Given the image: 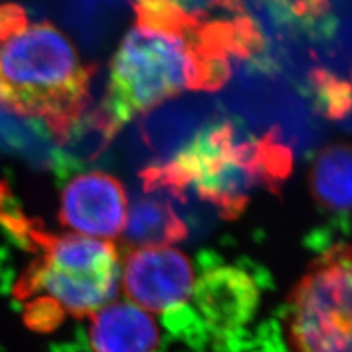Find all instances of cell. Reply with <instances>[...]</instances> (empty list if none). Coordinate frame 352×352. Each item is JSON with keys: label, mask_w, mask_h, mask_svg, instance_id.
<instances>
[{"label": "cell", "mask_w": 352, "mask_h": 352, "mask_svg": "<svg viewBox=\"0 0 352 352\" xmlns=\"http://www.w3.org/2000/svg\"><path fill=\"white\" fill-rule=\"evenodd\" d=\"M135 16L93 115L102 148L132 119L175 96L220 90L232 74V59H247L261 49V34L248 15L201 21L135 10Z\"/></svg>", "instance_id": "obj_1"}, {"label": "cell", "mask_w": 352, "mask_h": 352, "mask_svg": "<svg viewBox=\"0 0 352 352\" xmlns=\"http://www.w3.org/2000/svg\"><path fill=\"white\" fill-rule=\"evenodd\" d=\"M0 226L34 254L14 294L27 301V323L56 327L65 317L90 318L115 301L120 288V257L115 241L46 230L12 201L0 184Z\"/></svg>", "instance_id": "obj_2"}, {"label": "cell", "mask_w": 352, "mask_h": 352, "mask_svg": "<svg viewBox=\"0 0 352 352\" xmlns=\"http://www.w3.org/2000/svg\"><path fill=\"white\" fill-rule=\"evenodd\" d=\"M94 74L56 25L31 21L21 5H0V110L40 120L65 144L90 104Z\"/></svg>", "instance_id": "obj_3"}, {"label": "cell", "mask_w": 352, "mask_h": 352, "mask_svg": "<svg viewBox=\"0 0 352 352\" xmlns=\"http://www.w3.org/2000/svg\"><path fill=\"white\" fill-rule=\"evenodd\" d=\"M292 163V151L276 131L244 138L230 122H216L168 162L142 170L141 181L146 192L164 191L182 201L194 194L223 219L235 220L257 190L279 192Z\"/></svg>", "instance_id": "obj_4"}, {"label": "cell", "mask_w": 352, "mask_h": 352, "mask_svg": "<svg viewBox=\"0 0 352 352\" xmlns=\"http://www.w3.org/2000/svg\"><path fill=\"white\" fill-rule=\"evenodd\" d=\"M351 247H329L294 286L286 310L291 352H352Z\"/></svg>", "instance_id": "obj_5"}, {"label": "cell", "mask_w": 352, "mask_h": 352, "mask_svg": "<svg viewBox=\"0 0 352 352\" xmlns=\"http://www.w3.org/2000/svg\"><path fill=\"white\" fill-rule=\"evenodd\" d=\"M194 286L191 260L170 245L131 248L120 261V288L126 301L151 316L184 305L192 296Z\"/></svg>", "instance_id": "obj_6"}, {"label": "cell", "mask_w": 352, "mask_h": 352, "mask_svg": "<svg viewBox=\"0 0 352 352\" xmlns=\"http://www.w3.org/2000/svg\"><path fill=\"white\" fill-rule=\"evenodd\" d=\"M126 216L124 185L109 173L76 175L60 192L59 222L72 234L113 241L124 234Z\"/></svg>", "instance_id": "obj_7"}, {"label": "cell", "mask_w": 352, "mask_h": 352, "mask_svg": "<svg viewBox=\"0 0 352 352\" xmlns=\"http://www.w3.org/2000/svg\"><path fill=\"white\" fill-rule=\"evenodd\" d=\"M93 352H156L159 326L153 316L129 301H112L90 317Z\"/></svg>", "instance_id": "obj_8"}, {"label": "cell", "mask_w": 352, "mask_h": 352, "mask_svg": "<svg viewBox=\"0 0 352 352\" xmlns=\"http://www.w3.org/2000/svg\"><path fill=\"white\" fill-rule=\"evenodd\" d=\"M198 307L214 326L234 327L247 322L258 302V289L250 274L236 267H214L195 280Z\"/></svg>", "instance_id": "obj_9"}, {"label": "cell", "mask_w": 352, "mask_h": 352, "mask_svg": "<svg viewBox=\"0 0 352 352\" xmlns=\"http://www.w3.org/2000/svg\"><path fill=\"white\" fill-rule=\"evenodd\" d=\"M132 248L173 245L188 236V228L166 198H140L128 208L122 234Z\"/></svg>", "instance_id": "obj_10"}, {"label": "cell", "mask_w": 352, "mask_h": 352, "mask_svg": "<svg viewBox=\"0 0 352 352\" xmlns=\"http://www.w3.org/2000/svg\"><path fill=\"white\" fill-rule=\"evenodd\" d=\"M310 185L314 200L324 212L348 217L351 210V148L335 142L317 154L311 168Z\"/></svg>", "instance_id": "obj_11"}, {"label": "cell", "mask_w": 352, "mask_h": 352, "mask_svg": "<svg viewBox=\"0 0 352 352\" xmlns=\"http://www.w3.org/2000/svg\"><path fill=\"white\" fill-rule=\"evenodd\" d=\"M135 10L176 14L201 21L229 19L247 15L241 0H132Z\"/></svg>", "instance_id": "obj_12"}, {"label": "cell", "mask_w": 352, "mask_h": 352, "mask_svg": "<svg viewBox=\"0 0 352 352\" xmlns=\"http://www.w3.org/2000/svg\"><path fill=\"white\" fill-rule=\"evenodd\" d=\"M310 81L317 98V106L322 112L335 120L349 118L351 109V87L348 81L324 69H316Z\"/></svg>", "instance_id": "obj_13"}]
</instances>
